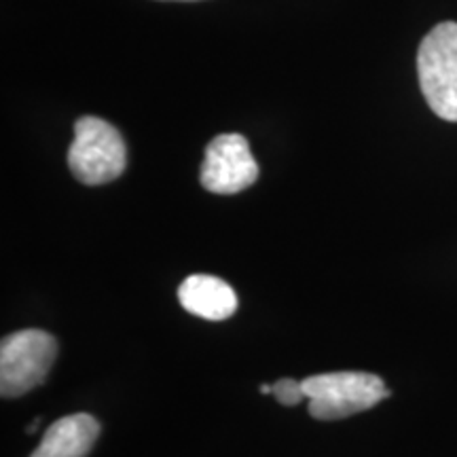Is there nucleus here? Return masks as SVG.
I'll return each mask as SVG.
<instances>
[{"label": "nucleus", "mask_w": 457, "mask_h": 457, "mask_svg": "<svg viewBox=\"0 0 457 457\" xmlns=\"http://www.w3.org/2000/svg\"><path fill=\"white\" fill-rule=\"evenodd\" d=\"M180 3H191V0H180Z\"/></svg>", "instance_id": "9d476101"}, {"label": "nucleus", "mask_w": 457, "mask_h": 457, "mask_svg": "<svg viewBox=\"0 0 457 457\" xmlns=\"http://www.w3.org/2000/svg\"><path fill=\"white\" fill-rule=\"evenodd\" d=\"M259 179V165L242 134H220L205 146L199 182L216 195H236Z\"/></svg>", "instance_id": "39448f33"}, {"label": "nucleus", "mask_w": 457, "mask_h": 457, "mask_svg": "<svg viewBox=\"0 0 457 457\" xmlns=\"http://www.w3.org/2000/svg\"><path fill=\"white\" fill-rule=\"evenodd\" d=\"M68 165L79 182L89 187L117 180L128 165V148L114 125L100 117H81L74 123Z\"/></svg>", "instance_id": "f03ea898"}, {"label": "nucleus", "mask_w": 457, "mask_h": 457, "mask_svg": "<svg viewBox=\"0 0 457 457\" xmlns=\"http://www.w3.org/2000/svg\"><path fill=\"white\" fill-rule=\"evenodd\" d=\"M271 390H273V386H267V384L261 386V392L262 394H271Z\"/></svg>", "instance_id": "1a4fd4ad"}, {"label": "nucleus", "mask_w": 457, "mask_h": 457, "mask_svg": "<svg viewBox=\"0 0 457 457\" xmlns=\"http://www.w3.org/2000/svg\"><path fill=\"white\" fill-rule=\"evenodd\" d=\"M303 394L310 400V415L322 421H335L362 413L390 396L381 377L360 370L312 375L301 381Z\"/></svg>", "instance_id": "f257e3e1"}, {"label": "nucleus", "mask_w": 457, "mask_h": 457, "mask_svg": "<svg viewBox=\"0 0 457 457\" xmlns=\"http://www.w3.org/2000/svg\"><path fill=\"white\" fill-rule=\"evenodd\" d=\"M421 94L434 114L457 123V24L443 21L426 34L417 51Z\"/></svg>", "instance_id": "7ed1b4c3"}, {"label": "nucleus", "mask_w": 457, "mask_h": 457, "mask_svg": "<svg viewBox=\"0 0 457 457\" xmlns=\"http://www.w3.org/2000/svg\"><path fill=\"white\" fill-rule=\"evenodd\" d=\"M57 356V339L38 328L17 330L0 345V394L24 396L47 379Z\"/></svg>", "instance_id": "20e7f679"}, {"label": "nucleus", "mask_w": 457, "mask_h": 457, "mask_svg": "<svg viewBox=\"0 0 457 457\" xmlns=\"http://www.w3.org/2000/svg\"><path fill=\"white\" fill-rule=\"evenodd\" d=\"M179 301L188 313L212 322L231 318L237 310V296L231 286L220 278L205 276V273L188 276L180 284Z\"/></svg>", "instance_id": "423d86ee"}, {"label": "nucleus", "mask_w": 457, "mask_h": 457, "mask_svg": "<svg viewBox=\"0 0 457 457\" xmlns=\"http://www.w3.org/2000/svg\"><path fill=\"white\" fill-rule=\"evenodd\" d=\"M271 394L279 404H284V407H295V404H299V403H303V400H305L301 381L290 379V377L278 379L276 384H273Z\"/></svg>", "instance_id": "6e6552de"}, {"label": "nucleus", "mask_w": 457, "mask_h": 457, "mask_svg": "<svg viewBox=\"0 0 457 457\" xmlns=\"http://www.w3.org/2000/svg\"><path fill=\"white\" fill-rule=\"evenodd\" d=\"M100 434L98 420L87 413L66 415L54 421L30 457H85Z\"/></svg>", "instance_id": "0eeeda50"}]
</instances>
